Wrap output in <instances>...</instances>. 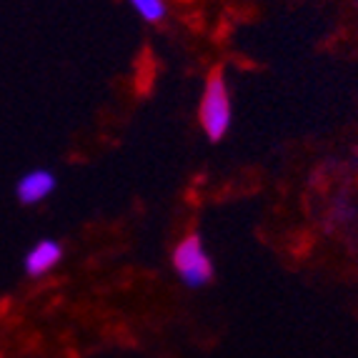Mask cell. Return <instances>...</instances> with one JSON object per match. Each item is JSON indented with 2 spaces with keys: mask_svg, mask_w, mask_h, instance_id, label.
<instances>
[{
  "mask_svg": "<svg viewBox=\"0 0 358 358\" xmlns=\"http://www.w3.org/2000/svg\"><path fill=\"white\" fill-rule=\"evenodd\" d=\"M63 243H58L55 238H41L38 243L30 245V251L23 258V271L30 278H43L63 261Z\"/></svg>",
  "mask_w": 358,
  "mask_h": 358,
  "instance_id": "4",
  "label": "cell"
},
{
  "mask_svg": "<svg viewBox=\"0 0 358 358\" xmlns=\"http://www.w3.org/2000/svg\"><path fill=\"white\" fill-rule=\"evenodd\" d=\"M356 215H358V208H356V203H353L351 198H338V201L331 206V215H329V218L334 223L346 226V223H351Z\"/></svg>",
  "mask_w": 358,
  "mask_h": 358,
  "instance_id": "6",
  "label": "cell"
},
{
  "mask_svg": "<svg viewBox=\"0 0 358 358\" xmlns=\"http://www.w3.org/2000/svg\"><path fill=\"white\" fill-rule=\"evenodd\" d=\"M128 6L136 10L138 18H143L145 23H150V25L163 23L168 15L166 0H128Z\"/></svg>",
  "mask_w": 358,
  "mask_h": 358,
  "instance_id": "5",
  "label": "cell"
},
{
  "mask_svg": "<svg viewBox=\"0 0 358 358\" xmlns=\"http://www.w3.org/2000/svg\"><path fill=\"white\" fill-rule=\"evenodd\" d=\"M55 185V173L48 168H33L25 176H20L18 183H15V198H18L23 206H38L43 203L45 198L53 196Z\"/></svg>",
  "mask_w": 358,
  "mask_h": 358,
  "instance_id": "3",
  "label": "cell"
},
{
  "mask_svg": "<svg viewBox=\"0 0 358 358\" xmlns=\"http://www.w3.org/2000/svg\"><path fill=\"white\" fill-rule=\"evenodd\" d=\"M173 271L180 278V283L188 288H203L213 281L215 268L210 261L208 251H206L203 238L198 233L185 236L178 245L173 248Z\"/></svg>",
  "mask_w": 358,
  "mask_h": 358,
  "instance_id": "2",
  "label": "cell"
},
{
  "mask_svg": "<svg viewBox=\"0 0 358 358\" xmlns=\"http://www.w3.org/2000/svg\"><path fill=\"white\" fill-rule=\"evenodd\" d=\"M198 120L201 128L208 136V141H221L228 136L233 123V106H231V90L223 71H213L208 76L198 103Z\"/></svg>",
  "mask_w": 358,
  "mask_h": 358,
  "instance_id": "1",
  "label": "cell"
}]
</instances>
